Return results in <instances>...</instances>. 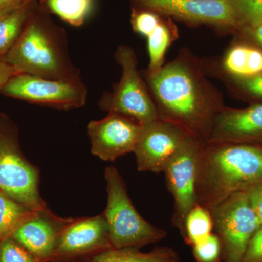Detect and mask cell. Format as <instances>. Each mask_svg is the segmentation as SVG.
<instances>
[{
  "label": "cell",
  "mask_w": 262,
  "mask_h": 262,
  "mask_svg": "<svg viewBox=\"0 0 262 262\" xmlns=\"http://www.w3.org/2000/svg\"><path fill=\"white\" fill-rule=\"evenodd\" d=\"M158 119L189 139L206 143L215 118L226 107L222 93L207 77L204 61L188 47L155 73L144 72Z\"/></svg>",
  "instance_id": "1"
},
{
  "label": "cell",
  "mask_w": 262,
  "mask_h": 262,
  "mask_svg": "<svg viewBox=\"0 0 262 262\" xmlns=\"http://www.w3.org/2000/svg\"><path fill=\"white\" fill-rule=\"evenodd\" d=\"M261 181V146L202 144L196 168L198 204L211 210L234 193L246 192Z\"/></svg>",
  "instance_id": "2"
},
{
  "label": "cell",
  "mask_w": 262,
  "mask_h": 262,
  "mask_svg": "<svg viewBox=\"0 0 262 262\" xmlns=\"http://www.w3.org/2000/svg\"><path fill=\"white\" fill-rule=\"evenodd\" d=\"M34 10L20 37L2 58L18 74L53 80H82L80 69L71 59L64 30Z\"/></svg>",
  "instance_id": "3"
},
{
  "label": "cell",
  "mask_w": 262,
  "mask_h": 262,
  "mask_svg": "<svg viewBox=\"0 0 262 262\" xmlns=\"http://www.w3.org/2000/svg\"><path fill=\"white\" fill-rule=\"evenodd\" d=\"M107 206L103 215L113 248L140 249L165 239L167 232L144 220L133 204L127 186L115 166L105 169Z\"/></svg>",
  "instance_id": "4"
},
{
  "label": "cell",
  "mask_w": 262,
  "mask_h": 262,
  "mask_svg": "<svg viewBox=\"0 0 262 262\" xmlns=\"http://www.w3.org/2000/svg\"><path fill=\"white\" fill-rule=\"evenodd\" d=\"M115 59L121 67L120 80L98 101L102 111L121 114L141 125L158 120L156 107L144 77L138 70L135 51L127 45L117 48Z\"/></svg>",
  "instance_id": "5"
},
{
  "label": "cell",
  "mask_w": 262,
  "mask_h": 262,
  "mask_svg": "<svg viewBox=\"0 0 262 262\" xmlns=\"http://www.w3.org/2000/svg\"><path fill=\"white\" fill-rule=\"evenodd\" d=\"M39 170L24 158L16 138L0 123V191L33 211L47 209L39 193Z\"/></svg>",
  "instance_id": "6"
},
{
  "label": "cell",
  "mask_w": 262,
  "mask_h": 262,
  "mask_svg": "<svg viewBox=\"0 0 262 262\" xmlns=\"http://www.w3.org/2000/svg\"><path fill=\"white\" fill-rule=\"evenodd\" d=\"M209 211L222 246V261L241 262L250 239L260 226L247 194L234 193Z\"/></svg>",
  "instance_id": "7"
},
{
  "label": "cell",
  "mask_w": 262,
  "mask_h": 262,
  "mask_svg": "<svg viewBox=\"0 0 262 262\" xmlns=\"http://www.w3.org/2000/svg\"><path fill=\"white\" fill-rule=\"evenodd\" d=\"M0 94L66 110L83 106L87 101L88 89L82 80H53L28 74H17L0 89Z\"/></svg>",
  "instance_id": "8"
},
{
  "label": "cell",
  "mask_w": 262,
  "mask_h": 262,
  "mask_svg": "<svg viewBox=\"0 0 262 262\" xmlns=\"http://www.w3.org/2000/svg\"><path fill=\"white\" fill-rule=\"evenodd\" d=\"M133 8L146 10L198 27L237 31L239 24L227 0H130Z\"/></svg>",
  "instance_id": "9"
},
{
  "label": "cell",
  "mask_w": 262,
  "mask_h": 262,
  "mask_svg": "<svg viewBox=\"0 0 262 262\" xmlns=\"http://www.w3.org/2000/svg\"><path fill=\"white\" fill-rule=\"evenodd\" d=\"M202 144L187 138L163 172L167 189L173 198L172 225L182 236L187 215L198 204L196 168Z\"/></svg>",
  "instance_id": "10"
},
{
  "label": "cell",
  "mask_w": 262,
  "mask_h": 262,
  "mask_svg": "<svg viewBox=\"0 0 262 262\" xmlns=\"http://www.w3.org/2000/svg\"><path fill=\"white\" fill-rule=\"evenodd\" d=\"M113 248L103 214L72 218L57 239L51 261H70Z\"/></svg>",
  "instance_id": "11"
},
{
  "label": "cell",
  "mask_w": 262,
  "mask_h": 262,
  "mask_svg": "<svg viewBox=\"0 0 262 262\" xmlns=\"http://www.w3.org/2000/svg\"><path fill=\"white\" fill-rule=\"evenodd\" d=\"M187 138L178 127L160 119L141 125L133 151L135 154L138 170L163 173L167 164Z\"/></svg>",
  "instance_id": "12"
},
{
  "label": "cell",
  "mask_w": 262,
  "mask_h": 262,
  "mask_svg": "<svg viewBox=\"0 0 262 262\" xmlns=\"http://www.w3.org/2000/svg\"><path fill=\"white\" fill-rule=\"evenodd\" d=\"M141 127V124L130 117L115 113H108L101 120H92L87 127L91 152L108 162L133 152Z\"/></svg>",
  "instance_id": "13"
},
{
  "label": "cell",
  "mask_w": 262,
  "mask_h": 262,
  "mask_svg": "<svg viewBox=\"0 0 262 262\" xmlns=\"http://www.w3.org/2000/svg\"><path fill=\"white\" fill-rule=\"evenodd\" d=\"M207 142L262 146V103L243 108L226 106L215 118Z\"/></svg>",
  "instance_id": "14"
},
{
  "label": "cell",
  "mask_w": 262,
  "mask_h": 262,
  "mask_svg": "<svg viewBox=\"0 0 262 262\" xmlns=\"http://www.w3.org/2000/svg\"><path fill=\"white\" fill-rule=\"evenodd\" d=\"M72 219L58 216L49 208L34 211L11 237L41 261H51L58 236Z\"/></svg>",
  "instance_id": "15"
},
{
  "label": "cell",
  "mask_w": 262,
  "mask_h": 262,
  "mask_svg": "<svg viewBox=\"0 0 262 262\" xmlns=\"http://www.w3.org/2000/svg\"><path fill=\"white\" fill-rule=\"evenodd\" d=\"M204 70L234 77L262 75V49L251 42L232 43L219 61H204Z\"/></svg>",
  "instance_id": "16"
},
{
  "label": "cell",
  "mask_w": 262,
  "mask_h": 262,
  "mask_svg": "<svg viewBox=\"0 0 262 262\" xmlns=\"http://www.w3.org/2000/svg\"><path fill=\"white\" fill-rule=\"evenodd\" d=\"M91 262H181V257L169 246H158L147 253L134 248H110L95 255Z\"/></svg>",
  "instance_id": "17"
},
{
  "label": "cell",
  "mask_w": 262,
  "mask_h": 262,
  "mask_svg": "<svg viewBox=\"0 0 262 262\" xmlns=\"http://www.w3.org/2000/svg\"><path fill=\"white\" fill-rule=\"evenodd\" d=\"M178 38L179 33L176 25L170 20L163 19L154 32L146 38L149 62L145 72L155 73L163 67L165 53Z\"/></svg>",
  "instance_id": "18"
},
{
  "label": "cell",
  "mask_w": 262,
  "mask_h": 262,
  "mask_svg": "<svg viewBox=\"0 0 262 262\" xmlns=\"http://www.w3.org/2000/svg\"><path fill=\"white\" fill-rule=\"evenodd\" d=\"M34 8V0H31L0 18V58L7 54L20 37Z\"/></svg>",
  "instance_id": "19"
},
{
  "label": "cell",
  "mask_w": 262,
  "mask_h": 262,
  "mask_svg": "<svg viewBox=\"0 0 262 262\" xmlns=\"http://www.w3.org/2000/svg\"><path fill=\"white\" fill-rule=\"evenodd\" d=\"M213 229L211 211L198 203L187 215L182 237L186 244L192 247L210 235Z\"/></svg>",
  "instance_id": "20"
},
{
  "label": "cell",
  "mask_w": 262,
  "mask_h": 262,
  "mask_svg": "<svg viewBox=\"0 0 262 262\" xmlns=\"http://www.w3.org/2000/svg\"><path fill=\"white\" fill-rule=\"evenodd\" d=\"M33 213L0 191V243L11 237L15 229Z\"/></svg>",
  "instance_id": "21"
},
{
  "label": "cell",
  "mask_w": 262,
  "mask_h": 262,
  "mask_svg": "<svg viewBox=\"0 0 262 262\" xmlns=\"http://www.w3.org/2000/svg\"><path fill=\"white\" fill-rule=\"evenodd\" d=\"M96 0H45L48 9L67 23L80 27L88 18Z\"/></svg>",
  "instance_id": "22"
},
{
  "label": "cell",
  "mask_w": 262,
  "mask_h": 262,
  "mask_svg": "<svg viewBox=\"0 0 262 262\" xmlns=\"http://www.w3.org/2000/svg\"><path fill=\"white\" fill-rule=\"evenodd\" d=\"M225 84L229 92L239 97L247 98L253 103H262V75L248 77H234L219 73L209 72Z\"/></svg>",
  "instance_id": "23"
},
{
  "label": "cell",
  "mask_w": 262,
  "mask_h": 262,
  "mask_svg": "<svg viewBox=\"0 0 262 262\" xmlns=\"http://www.w3.org/2000/svg\"><path fill=\"white\" fill-rule=\"evenodd\" d=\"M227 1L232 7L237 18L239 29L242 27L254 25L262 20V0Z\"/></svg>",
  "instance_id": "24"
},
{
  "label": "cell",
  "mask_w": 262,
  "mask_h": 262,
  "mask_svg": "<svg viewBox=\"0 0 262 262\" xmlns=\"http://www.w3.org/2000/svg\"><path fill=\"white\" fill-rule=\"evenodd\" d=\"M196 262L222 261V246L218 236L213 232L192 246Z\"/></svg>",
  "instance_id": "25"
},
{
  "label": "cell",
  "mask_w": 262,
  "mask_h": 262,
  "mask_svg": "<svg viewBox=\"0 0 262 262\" xmlns=\"http://www.w3.org/2000/svg\"><path fill=\"white\" fill-rule=\"evenodd\" d=\"M163 17L149 10L133 8L130 20L133 30L147 38L163 21Z\"/></svg>",
  "instance_id": "26"
},
{
  "label": "cell",
  "mask_w": 262,
  "mask_h": 262,
  "mask_svg": "<svg viewBox=\"0 0 262 262\" xmlns=\"http://www.w3.org/2000/svg\"><path fill=\"white\" fill-rule=\"evenodd\" d=\"M0 262H42L10 237L0 243Z\"/></svg>",
  "instance_id": "27"
},
{
  "label": "cell",
  "mask_w": 262,
  "mask_h": 262,
  "mask_svg": "<svg viewBox=\"0 0 262 262\" xmlns=\"http://www.w3.org/2000/svg\"><path fill=\"white\" fill-rule=\"evenodd\" d=\"M241 262H262V225L250 239Z\"/></svg>",
  "instance_id": "28"
},
{
  "label": "cell",
  "mask_w": 262,
  "mask_h": 262,
  "mask_svg": "<svg viewBox=\"0 0 262 262\" xmlns=\"http://www.w3.org/2000/svg\"><path fill=\"white\" fill-rule=\"evenodd\" d=\"M248 201L256 213L260 225H262V181L246 190Z\"/></svg>",
  "instance_id": "29"
},
{
  "label": "cell",
  "mask_w": 262,
  "mask_h": 262,
  "mask_svg": "<svg viewBox=\"0 0 262 262\" xmlns=\"http://www.w3.org/2000/svg\"><path fill=\"white\" fill-rule=\"evenodd\" d=\"M238 32L251 43L262 49V20L254 25L242 27Z\"/></svg>",
  "instance_id": "30"
},
{
  "label": "cell",
  "mask_w": 262,
  "mask_h": 262,
  "mask_svg": "<svg viewBox=\"0 0 262 262\" xmlns=\"http://www.w3.org/2000/svg\"><path fill=\"white\" fill-rule=\"evenodd\" d=\"M31 0H0V18L18 9Z\"/></svg>",
  "instance_id": "31"
},
{
  "label": "cell",
  "mask_w": 262,
  "mask_h": 262,
  "mask_svg": "<svg viewBox=\"0 0 262 262\" xmlns=\"http://www.w3.org/2000/svg\"><path fill=\"white\" fill-rule=\"evenodd\" d=\"M17 74H18V72L11 65L0 58V89L12 77Z\"/></svg>",
  "instance_id": "32"
},
{
  "label": "cell",
  "mask_w": 262,
  "mask_h": 262,
  "mask_svg": "<svg viewBox=\"0 0 262 262\" xmlns=\"http://www.w3.org/2000/svg\"><path fill=\"white\" fill-rule=\"evenodd\" d=\"M261 147H262V146H261Z\"/></svg>",
  "instance_id": "33"
}]
</instances>
